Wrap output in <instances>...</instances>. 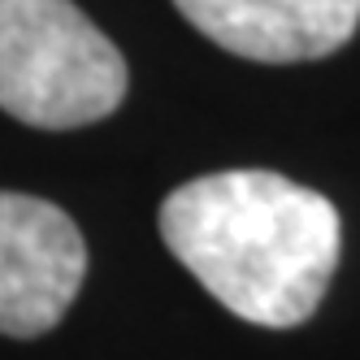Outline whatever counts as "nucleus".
<instances>
[{"mask_svg": "<svg viewBox=\"0 0 360 360\" xmlns=\"http://www.w3.org/2000/svg\"><path fill=\"white\" fill-rule=\"evenodd\" d=\"M200 35L248 61L330 57L356 35L360 0H174Z\"/></svg>", "mask_w": 360, "mask_h": 360, "instance_id": "20e7f679", "label": "nucleus"}, {"mask_svg": "<svg viewBox=\"0 0 360 360\" xmlns=\"http://www.w3.org/2000/svg\"><path fill=\"white\" fill-rule=\"evenodd\" d=\"M87 278V243L57 204L0 191V334H48Z\"/></svg>", "mask_w": 360, "mask_h": 360, "instance_id": "7ed1b4c3", "label": "nucleus"}, {"mask_svg": "<svg viewBox=\"0 0 360 360\" xmlns=\"http://www.w3.org/2000/svg\"><path fill=\"white\" fill-rule=\"evenodd\" d=\"M126 100V61L74 0H0V109L74 131Z\"/></svg>", "mask_w": 360, "mask_h": 360, "instance_id": "f03ea898", "label": "nucleus"}, {"mask_svg": "<svg viewBox=\"0 0 360 360\" xmlns=\"http://www.w3.org/2000/svg\"><path fill=\"white\" fill-rule=\"evenodd\" d=\"M161 239L235 317L291 330L317 313L339 265V209L269 169L191 178L161 204Z\"/></svg>", "mask_w": 360, "mask_h": 360, "instance_id": "f257e3e1", "label": "nucleus"}]
</instances>
